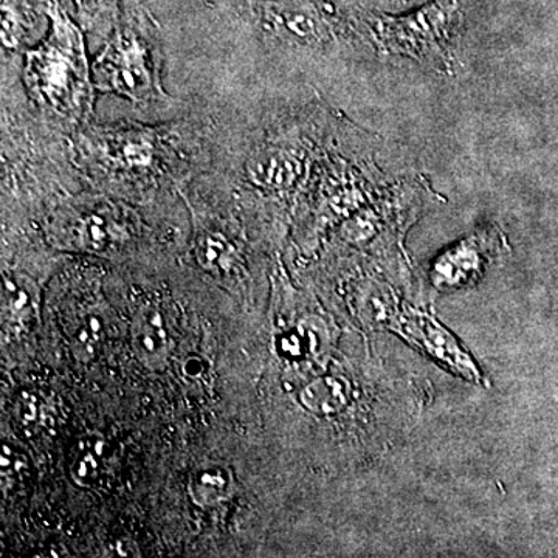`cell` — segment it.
Returning a JSON list of instances; mask_svg holds the SVG:
<instances>
[{"mask_svg":"<svg viewBox=\"0 0 558 558\" xmlns=\"http://www.w3.org/2000/svg\"><path fill=\"white\" fill-rule=\"evenodd\" d=\"M49 14L50 27L43 43L25 53L22 81L44 120L75 134L90 123L97 89L83 32L60 0H50Z\"/></svg>","mask_w":558,"mask_h":558,"instance_id":"cell-2","label":"cell"},{"mask_svg":"<svg viewBox=\"0 0 558 558\" xmlns=\"http://www.w3.org/2000/svg\"><path fill=\"white\" fill-rule=\"evenodd\" d=\"M494 244V236L487 233H478L461 242L440 256L433 269V282L439 289L469 284L472 279L478 278L481 270L486 266Z\"/></svg>","mask_w":558,"mask_h":558,"instance_id":"cell-8","label":"cell"},{"mask_svg":"<svg viewBox=\"0 0 558 558\" xmlns=\"http://www.w3.org/2000/svg\"><path fill=\"white\" fill-rule=\"evenodd\" d=\"M402 328L410 339L416 340L433 357L439 359L461 376L470 380H478V377L481 379L478 369L475 368L469 355L459 348L457 340L433 319L413 315V317L402 318Z\"/></svg>","mask_w":558,"mask_h":558,"instance_id":"cell-10","label":"cell"},{"mask_svg":"<svg viewBox=\"0 0 558 558\" xmlns=\"http://www.w3.org/2000/svg\"><path fill=\"white\" fill-rule=\"evenodd\" d=\"M73 163L84 178L108 185H159L190 180L189 134L179 126L86 124L75 132Z\"/></svg>","mask_w":558,"mask_h":558,"instance_id":"cell-1","label":"cell"},{"mask_svg":"<svg viewBox=\"0 0 558 558\" xmlns=\"http://www.w3.org/2000/svg\"><path fill=\"white\" fill-rule=\"evenodd\" d=\"M183 371H185L186 376L189 377H197L204 373V362L199 357H191L186 360L185 365H183Z\"/></svg>","mask_w":558,"mask_h":558,"instance_id":"cell-19","label":"cell"},{"mask_svg":"<svg viewBox=\"0 0 558 558\" xmlns=\"http://www.w3.org/2000/svg\"><path fill=\"white\" fill-rule=\"evenodd\" d=\"M21 454H17L16 451L11 450V447L3 446L2 457H0V469H2V475L11 472H20L21 465Z\"/></svg>","mask_w":558,"mask_h":558,"instance_id":"cell-18","label":"cell"},{"mask_svg":"<svg viewBox=\"0 0 558 558\" xmlns=\"http://www.w3.org/2000/svg\"><path fill=\"white\" fill-rule=\"evenodd\" d=\"M131 341L135 355L146 368L160 371L168 365L171 339L163 315L154 307H145L135 314L131 326Z\"/></svg>","mask_w":558,"mask_h":558,"instance_id":"cell-11","label":"cell"},{"mask_svg":"<svg viewBox=\"0 0 558 558\" xmlns=\"http://www.w3.org/2000/svg\"><path fill=\"white\" fill-rule=\"evenodd\" d=\"M260 31L292 49H317L336 38V22L315 0H250Z\"/></svg>","mask_w":558,"mask_h":558,"instance_id":"cell-5","label":"cell"},{"mask_svg":"<svg viewBox=\"0 0 558 558\" xmlns=\"http://www.w3.org/2000/svg\"><path fill=\"white\" fill-rule=\"evenodd\" d=\"M194 255L202 270L215 277H229L240 266L236 245L222 231L202 227L194 244Z\"/></svg>","mask_w":558,"mask_h":558,"instance_id":"cell-12","label":"cell"},{"mask_svg":"<svg viewBox=\"0 0 558 558\" xmlns=\"http://www.w3.org/2000/svg\"><path fill=\"white\" fill-rule=\"evenodd\" d=\"M310 140L299 132L274 134L256 143L242 165V182L266 193L292 190L306 174Z\"/></svg>","mask_w":558,"mask_h":558,"instance_id":"cell-6","label":"cell"},{"mask_svg":"<svg viewBox=\"0 0 558 558\" xmlns=\"http://www.w3.org/2000/svg\"><path fill=\"white\" fill-rule=\"evenodd\" d=\"M50 0H2L3 49L17 51L31 46L50 27Z\"/></svg>","mask_w":558,"mask_h":558,"instance_id":"cell-9","label":"cell"},{"mask_svg":"<svg viewBox=\"0 0 558 558\" xmlns=\"http://www.w3.org/2000/svg\"><path fill=\"white\" fill-rule=\"evenodd\" d=\"M17 418L24 424H33L38 418V402L33 396L24 395L16 403Z\"/></svg>","mask_w":558,"mask_h":558,"instance_id":"cell-17","label":"cell"},{"mask_svg":"<svg viewBox=\"0 0 558 558\" xmlns=\"http://www.w3.org/2000/svg\"><path fill=\"white\" fill-rule=\"evenodd\" d=\"M106 440L98 435H87L80 439L75 457L70 465V476L80 487H92L100 478L101 458L105 454Z\"/></svg>","mask_w":558,"mask_h":558,"instance_id":"cell-13","label":"cell"},{"mask_svg":"<svg viewBox=\"0 0 558 558\" xmlns=\"http://www.w3.org/2000/svg\"><path fill=\"white\" fill-rule=\"evenodd\" d=\"M165 54L159 25L140 0H121L105 49L92 65L95 89L119 95L142 109L165 108Z\"/></svg>","mask_w":558,"mask_h":558,"instance_id":"cell-3","label":"cell"},{"mask_svg":"<svg viewBox=\"0 0 558 558\" xmlns=\"http://www.w3.org/2000/svg\"><path fill=\"white\" fill-rule=\"evenodd\" d=\"M458 0H435L402 17H379L373 31L384 53L402 54L439 72H453L451 36L458 24Z\"/></svg>","mask_w":558,"mask_h":558,"instance_id":"cell-4","label":"cell"},{"mask_svg":"<svg viewBox=\"0 0 558 558\" xmlns=\"http://www.w3.org/2000/svg\"><path fill=\"white\" fill-rule=\"evenodd\" d=\"M54 230L62 242L89 252H108L128 238L119 205L105 197L80 196L58 211Z\"/></svg>","mask_w":558,"mask_h":558,"instance_id":"cell-7","label":"cell"},{"mask_svg":"<svg viewBox=\"0 0 558 558\" xmlns=\"http://www.w3.org/2000/svg\"><path fill=\"white\" fill-rule=\"evenodd\" d=\"M75 3L86 31H102L109 35L119 17L121 0H75Z\"/></svg>","mask_w":558,"mask_h":558,"instance_id":"cell-15","label":"cell"},{"mask_svg":"<svg viewBox=\"0 0 558 558\" xmlns=\"http://www.w3.org/2000/svg\"><path fill=\"white\" fill-rule=\"evenodd\" d=\"M301 400H303V405L315 413H333L344 402L339 384L333 380L315 381L311 387L304 389Z\"/></svg>","mask_w":558,"mask_h":558,"instance_id":"cell-16","label":"cell"},{"mask_svg":"<svg viewBox=\"0 0 558 558\" xmlns=\"http://www.w3.org/2000/svg\"><path fill=\"white\" fill-rule=\"evenodd\" d=\"M233 480L226 469L219 465H202L191 475V498L201 506H213L230 495Z\"/></svg>","mask_w":558,"mask_h":558,"instance_id":"cell-14","label":"cell"}]
</instances>
